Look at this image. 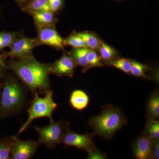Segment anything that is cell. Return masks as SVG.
<instances>
[{
	"instance_id": "cell-6",
	"label": "cell",
	"mask_w": 159,
	"mask_h": 159,
	"mask_svg": "<svg viewBox=\"0 0 159 159\" xmlns=\"http://www.w3.org/2000/svg\"><path fill=\"white\" fill-rule=\"evenodd\" d=\"M39 145L38 141L31 139L23 140L15 136L13 138L10 159H31Z\"/></svg>"
},
{
	"instance_id": "cell-3",
	"label": "cell",
	"mask_w": 159,
	"mask_h": 159,
	"mask_svg": "<svg viewBox=\"0 0 159 159\" xmlns=\"http://www.w3.org/2000/svg\"><path fill=\"white\" fill-rule=\"evenodd\" d=\"M26 98L25 90L16 79H7L1 95L0 118L18 113L24 108Z\"/></svg>"
},
{
	"instance_id": "cell-22",
	"label": "cell",
	"mask_w": 159,
	"mask_h": 159,
	"mask_svg": "<svg viewBox=\"0 0 159 159\" xmlns=\"http://www.w3.org/2000/svg\"><path fill=\"white\" fill-rule=\"evenodd\" d=\"M14 136L0 140V159H10Z\"/></svg>"
},
{
	"instance_id": "cell-31",
	"label": "cell",
	"mask_w": 159,
	"mask_h": 159,
	"mask_svg": "<svg viewBox=\"0 0 159 159\" xmlns=\"http://www.w3.org/2000/svg\"><path fill=\"white\" fill-rule=\"evenodd\" d=\"M112 1H117V2H122V1H126V0H112Z\"/></svg>"
},
{
	"instance_id": "cell-21",
	"label": "cell",
	"mask_w": 159,
	"mask_h": 159,
	"mask_svg": "<svg viewBox=\"0 0 159 159\" xmlns=\"http://www.w3.org/2000/svg\"><path fill=\"white\" fill-rule=\"evenodd\" d=\"M145 132L152 141H159V121L158 120H148Z\"/></svg>"
},
{
	"instance_id": "cell-20",
	"label": "cell",
	"mask_w": 159,
	"mask_h": 159,
	"mask_svg": "<svg viewBox=\"0 0 159 159\" xmlns=\"http://www.w3.org/2000/svg\"><path fill=\"white\" fill-rule=\"evenodd\" d=\"M103 63L104 66L114 67L126 74H130L131 59L119 57Z\"/></svg>"
},
{
	"instance_id": "cell-18",
	"label": "cell",
	"mask_w": 159,
	"mask_h": 159,
	"mask_svg": "<svg viewBox=\"0 0 159 159\" xmlns=\"http://www.w3.org/2000/svg\"><path fill=\"white\" fill-rule=\"evenodd\" d=\"M149 70V68L146 65L131 60L130 74L133 76L151 80L150 76L147 74Z\"/></svg>"
},
{
	"instance_id": "cell-7",
	"label": "cell",
	"mask_w": 159,
	"mask_h": 159,
	"mask_svg": "<svg viewBox=\"0 0 159 159\" xmlns=\"http://www.w3.org/2000/svg\"><path fill=\"white\" fill-rule=\"evenodd\" d=\"M95 135L94 133L77 134L70 130L68 128L64 135L62 142L66 146L76 147L78 149H84L87 152L96 147L93 141Z\"/></svg>"
},
{
	"instance_id": "cell-27",
	"label": "cell",
	"mask_w": 159,
	"mask_h": 159,
	"mask_svg": "<svg viewBox=\"0 0 159 159\" xmlns=\"http://www.w3.org/2000/svg\"><path fill=\"white\" fill-rule=\"evenodd\" d=\"M87 158L89 159H107V156L105 154L102 153L100 150L97 148V147H94L87 151Z\"/></svg>"
},
{
	"instance_id": "cell-28",
	"label": "cell",
	"mask_w": 159,
	"mask_h": 159,
	"mask_svg": "<svg viewBox=\"0 0 159 159\" xmlns=\"http://www.w3.org/2000/svg\"><path fill=\"white\" fill-rule=\"evenodd\" d=\"M152 153L153 158H159V141H152Z\"/></svg>"
},
{
	"instance_id": "cell-13",
	"label": "cell",
	"mask_w": 159,
	"mask_h": 159,
	"mask_svg": "<svg viewBox=\"0 0 159 159\" xmlns=\"http://www.w3.org/2000/svg\"><path fill=\"white\" fill-rule=\"evenodd\" d=\"M89 50L88 48H74L69 54L77 66L83 67L82 72L83 73L88 70L87 57Z\"/></svg>"
},
{
	"instance_id": "cell-4",
	"label": "cell",
	"mask_w": 159,
	"mask_h": 159,
	"mask_svg": "<svg viewBox=\"0 0 159 159\" xmlns=\"http://www.w3.org/2000/svg\"><path fill=\"white\" fill-rule=\"evenodd\" d=\"M28 109V118L22 125L16 136L22 133L31 125L34 119L42 118H48L50 122H53V112L57 108V104L54 102L53 93L51 90L47 91L44 97H40L39 93H35Z\"/></svg>"
},
{
	"instance_id": "cell-19",
	"label": "cell",
	"mask_w": 159,
	"mask_h": 159,
	"mask_svg": "<svg viewBox=\"0 0 159 159\" xmlns=\"http://www.w3.org/2000/svg\"><path fill=\"white\" fill-rule=\"evenodd\" d=\"M85 42L89 48L98 51L101 39L97 34L89 31L76 32Z\"/></svg>"
},
{
	"instance_id": "cell-10",
	"label": "cell",
	"mask_w": 159,
	"mask_h": 159,
	"mask_svg": "<svg viewBox=\"0 0 159 159\" xmlns=\"http://www.w3.org/2000/svg\"><path fill=\"white\" fill-rule=\"evenodd\" d=\"M77 66L69 54H64L51 65V73L59 77L72 78Z\"/></svg>"
},
{
	"instance_id": "cell-15",
	"label": "cell",
	"mask_w": 159,
	"mask_h": 159,
	"mask_svg": "<svg viewBox=\"0 0 159 159\" xmlns=\"http://www.w3.org/2000/svg\"><path fill=\"white\" fill-rule=\"evenodd\" d=\"M98 51L103 62L120 57V54L117 50L101 39Z\"/></svg>"
},
{
	"instance_id": "cell-25",
	"label": "cell",
	"mask_w": 159,
	"mask_h": 159,
	"mask_svg": "<svg viewBox=\"0 0 159 159\" xmlns=\"http://www.w3.org/2000/svg\"><path fill=\"white\" fill-rule=\"evenodd\" d=\"M16 36L12 32H0V50L11 46L16 39Z\"/></svg>"
},
{
	"instance_id": "cell-16",
	"label": "cell",
	"mask_w": 159,
	"mask_h": 159,
	"mask_svg": "<svg viewBox=\"0 0 159 159\" xmlns=\"http://www.w3.org/2000/svg\"><path fill=\"white\" fill-rule=\"evenodd\" d=\"M148 120H158L159 117V96L156 91L151 96L148 104Z\"/></svg>"
},
{
	"instance_id": "cell-29",
	"label": "cell",
	"mask_w": 159,
	"mask_h": 159,
	"mask_svg": "<svg viewBox=\"0 0 159 159\" xmlns=\"http://www.w3.org/2000/svg\"><path fill=\"white\" fill-rule=\"evenodd\" d=\"M5 67V57L2 55L0 54V77L2 74Z\"/></svg>"
},
{
	"instance_id": "cell-14",
	"label": "cell",
	"mask_w": 159,
	"mask_h": 159,
	"mask_svg": "<svg viewBox=\"0 0 159 159\" xmlns=\"http://www.w3.org/2000/svg\"><path fill=\"white\" fill-rule=\"evenodd\" d=\"M37 26L54 25L55 22L54 13L51 11H43L31 13Z\"/></svg>"
},
{
	"instance_id": "cell-1",
	"label": "cell",
	"mask_w": 159,
	"mask_h": 159,
	"mask_svg": "<svg viewBox=\"0 0 159 159\" xmlns=\"http://www.w3.org/2000/svg\"><path fill=\"white\" fill-rule=\"evenodd\" d=\"M9 68L33 94H45L51 90V65L39 62L31 55L12 61Z\"/></svg>"
},
{
	"instance_id": "cell-24",
	"label": "cell",
	"mask_w": 159,
	"mask_h": 159,
	"mask_svg": "<svg viewBox=\"0 0 159 159\" xmlns=\"http://www.w3.org/2000/svg\"><path fill=\"white\" fill-rule=\"evenodd\" d=\"M87 60L88 70L92 68L101 67L104 66L103 61L95 50L89 49Z\"/></svg>"
},
{
	"instance_id": "cell-12",
	"label": "cell",
	"mask_w": 159,
	"mask_h": 159,
	"mask_svg": "<svg viewBox=\"0 0 159 159\" xmlns=\"http://www.w3.org/2000/svg\"><path fill=\"white\" fill-rule=\"evenodd\" d=\"M89 98L86 93L81 90H74L71 93L70 102L75 109L81 111L87 107Z\"/></svg>"
},
{
	"instance_id": "cell-11",
	"label": "cell",
	"mask_w": 159,
	"mask_h": 159,
	"mask_svg": "<svg viewBox=\"0 0 159 159\" xmlns=\"http://www.w3.org/2000/svg\"><path fill=\"white\" fill-rule=\"evenodd\" d=\"M152 141L145 132L134 143L133 151L138 159H153L152 153Z\"/></svg>"
},
{
	"instance_id": "cell-8",
	"label": "cell",
	"mask_w": 159,
	"mask_h": 159,
	"mask_svg": "<svg viewBox=\"0 0 159 159\" xmlns=\"http://www.w3.org/2000/svg\"><path fill=\"white\" fill-rule=\"evenodd\" d=\"M38 40L23 37L15 40L10 46V51L7 56L13 59H20L32 55L33 49L39 44Z\"/></svg>"
},
{
	"instance_id": "cell-30",
	"label": "cell",
	"mask_w": 159,
	"mask_h": 159,
	"mask_svg": "<svg viewBox=\"0 0 159 159\" xmlns=\"http://www.w3.org/2000/svg\"><path fill=\"white\" fill-rule=\"evenodd\" d=\"M28 1H29V0H15L16 2L19 4H24V3H25Z\"/></svg>"
},
{
	"instance_id": "cell-9",
	"label": "cell",
	"mask_w": 159,
	"mask_h": 159,
	"mask_svg": "<svg viewBox=\"0 0 159 159\" xmlns=\"http://www.w3.org/2000/svg\"><path fill=\"white\" fill-rule=\"evenodd\" d=\"M38 41L39 43L58 49L64 47V39L60 35L54 25L38 26Z\"/></svg>"
},
{
	"instance_id": "cell-17",
	"label": "cell",
	"mask_w": 159,
	"mask_h": 159,
	"mask_svg": "<svg viewBox=\"0 0 159 159\" xmlns=\"http://www.w3.org/2000/svg\"><path fill=\"white\" fill-rule=\"evenodd\" d=\"M22 10L31 14L34 12L50 11V9L48 0H32L24 6Z\"/></svg>"
},
{
	"instance_id": "cell-26",
	"label": "cell",
	"mask_w": 159,
	"mask_h": 159,
	"mask_svg": "<svg viewBox=\"0 0 159 159\" xmlns=\"http://www.w3.org/2000/svg\"><path fill=\"white\" fill-rule=\"evenodd\" d=\"M50 10L56 12L61 10L65 5L64 0H48Z\"/></svg>"
},
{
	"instance_id": "cell-23",
	"label": "cell",
	"mask_w": 159,
	"mask_h": 159,
	"mask_svg": "<svg viewBox=\"0 0 159 159\" xmlns=\"http://www.w3.org/2000/svg\"><path fill=\"white\" fill-rule=\"evenodd\" d=\"M64 46H71L74 48H88L82 38L78 35L76 32L73 33L64 39Z\"/></svg>"
},
{
	"instance_id": "cell-5",
	"label": "cell",
	"mask_w": 159,
	"mask_h": 159,
	"mask_svg": "<svg viewBox=\"0 0 159 159\" xmlns=\"http://www.w3.org/2000/svg\"><path fill=\"white\" fill-rule=\"evenodd\" d=\"M69 123L60 119L57 122H50L43 127L35 126L34 129L39 136L38 142L50 148H54L62 142L64 135L69 128Z\"/></svg>"
},
{
	"instance_id": "cell-2",
	"label": "cell",
	"mask_w": 159,
	"mask_h": 159,
	"mask_svg": "<svg viewBox=\"0 0 159 159\" xmlns=\"http://www.w3.org/2000/svg\"><path fill=\"white\" fill-rule=\"evenodd\" d=\"M127 123V119L122 111L112 105L105 107L100 114L91 118L89 122L95 135L107 140L111 139Z\"/></svg>"
}]
</instances>
